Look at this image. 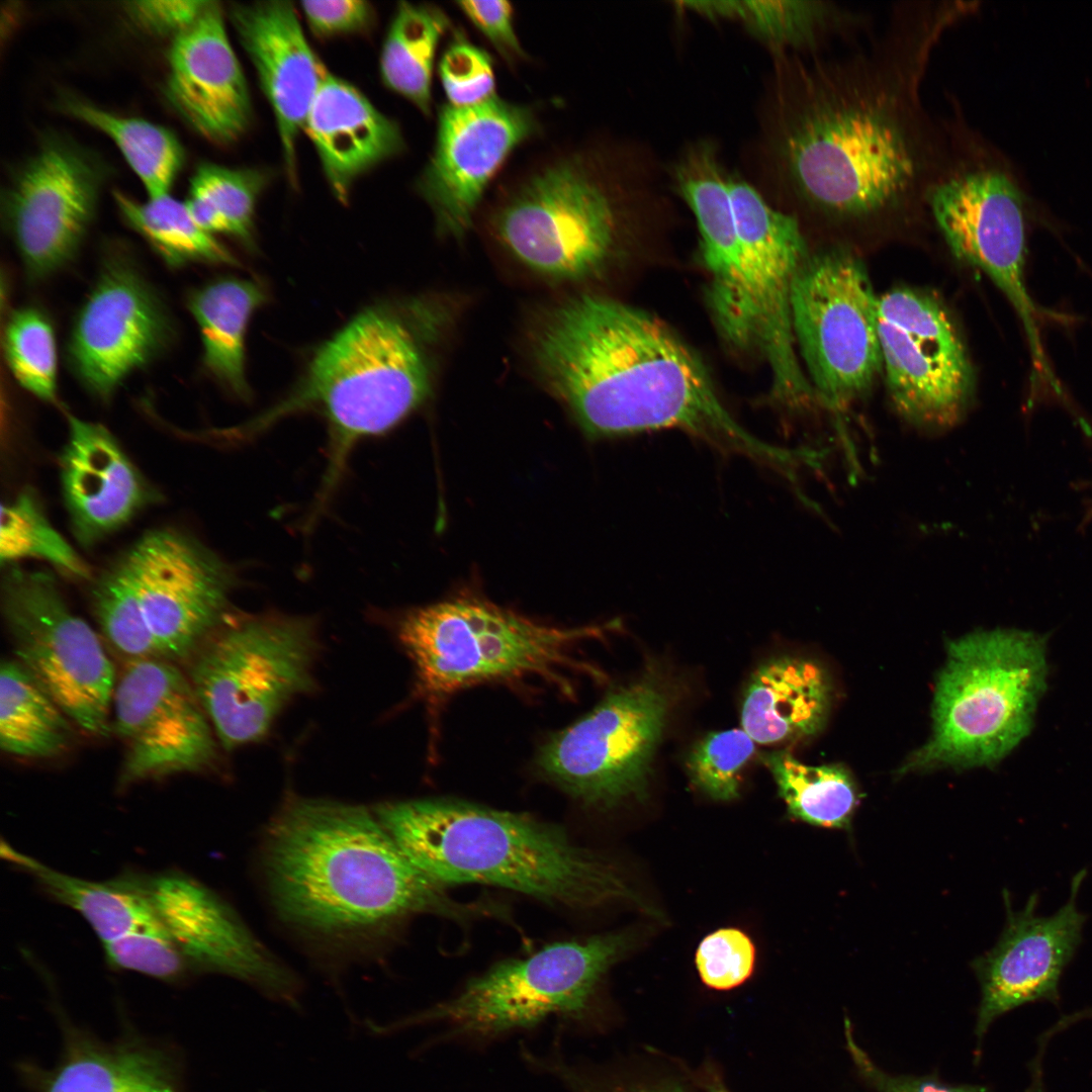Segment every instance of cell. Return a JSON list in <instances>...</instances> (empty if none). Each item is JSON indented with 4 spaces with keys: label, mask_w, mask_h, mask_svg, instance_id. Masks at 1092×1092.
I'll use <instances>...</instances> for the list:
<instances>
[{
    "label": "cell",
    "mask_w": 1092,
    "mask_h": 1092,
    "mask_svg": "<svg viewBox=\"0 0 1092 1092\" xmlns=\"http://www.w3.org/2000/svg\"><path fill=\"white\" fill-rule=\"evenodd\" d=\"M977 2L907 1L891 6L861 43L821 57L784 55L770 127L776 185L837 224L919 211L946 151L942 117L922 85L942 37Z\"/></svg>",
    "instance_id": "1"
},
{
    "label": "cell",
    "mask_w": 1092,
    "mask_h": 1092,
    "mask_svg": "<svg viewBox=\"0 0 1092 1092\" xmlns=\"http://www.w3.org/2000/svg\"><path fill=\"white\" fill-rule=\"evenodd\" d=\"M532 342L543 381L590 438L678 430L777 470L788 462L738 423L700 357L648 311L582 294L551 309Z\"/></svg>",
    "instance_id": "2"
},
{
    "label": "cell",
    "mask_w": 1092,
    "mask_h": 1092,
    "mask_svg": "<svg viewBox=\"0 0 1092 1092\" xmlns=\"http://www.w3.org/2000/svg\"><path fill=\"white\" fill-rule=\"evenodd\" d=\"M265 841L275 905L309 930L353 933L416 913L456 920L502 913L492 904L452 899L363 807L291 800L273 819Z\"/></svg>",
    "instance_id": "3"
},
{
    "label": "cell",
    "mask_w": 1092,
    "mask_h": 1092,
    "mask_svg": "<svg viewBox=\"0 0 1092 1092\" xmlns=\"http://www.w3.org/2000/svg\"><path fill=\"white\" fill-rule=\"evenodd\" d=\"M442 315L435 302L423 297L363 308L314 350L284 398L232 431L246 437L288 415H322L329 431L317 499L324 505L354 445L387 432L430 396Z\"/></svg>",
    "instance_id": "4"
},
{
    "label": "cell",
    "mask_w": 1092,
    "mask_h": 1092,
    "mask_svg": "<svg viewBox=\"0 0 1092 1092\" xmlns=\"http://www.w3.org/2000/svg\"><path fill=\"white\" fill-rule=\"evenodd\" d=\"M376 816L403 853L444 886L491 885L571 909L632 898L605 858L524 814L428 799L386 803Z\"/></svg>",
    "instance_id": "5"
},
{
    "label": "cell",
    "mask_w": 1092,
    "mask_h": 1092,
    "mask_svg": "<svg viewBox=\"0 0 1092 1092\" xmlns=\"http://www.w3.org/2000/svg\"><path fill=\"white\" fill-rule=\"evenodd\" d=\"M612 155L580 146L535 163L505 185L494 234L519 263L550 280L596 275L617 243L629 184Z\"/></svg>",
    "instance_id": "6"
},
{
    "label": "cell",
    "mask_w": 1092,
    "mask_h": 1092,
    "mask_svg": "<svg viewBox=\"0 0 1092 1092\" xmlns=\"http://www.w3.org/2000/svg\"><path fill=\"white\" fill-rule=\"evenodd\" d=\"M1045 676L1044 647L1032 633L993 630L950 641L932 736L901 771L999 760L1028 733Z\"/></svg>",
    "instance_id": "7"
},
{
    "label": "cell",
    "mask_w": 1092,
    "mask_h": 1092,
    "mask_svg": "<svg viewBox=\"0 0 1092 1092\" xmlns=\"http://www.w3.org/2000/svg\"><path fill=\"white\" fill-rule=\"evenodd\" d=\"M946 151L926 194L928 218L960 261L986 273L1010 300L1028 337L1035 370L1052 374L1024 282L1023 197L1011 176L990 163L963 105L946 94Z\"/></svg>",
    "instance_id": "8"
},
{
    "label": "cell",
    "mask_w": 1092,
    "mask_h": 1092,
    "mask_svg": "<svg viewBox=\"0 0 1092 1092\" xmlns=\"http://www.w3.org/2000/svg\"><path fill=\"white\" fill-rule=\"evenodd\" d=\"M397 630L419 689L432 697L481 681L551 676L557 668L576 666L574 645L600 633L595 627L543 625L472 597L414 610Z\"/></svg>",
    "instance_id": "9"
},
{
    "label": "cell",
    "mask_w": 1092,
    "mask_h": 1092,
    "mask_svg": "<svg viewBox=\"0 0 1092 1092\" xmlns=\"http://www.w3.org/2000/svg\"><path fill=\"white\" fill-rule=\"evenodd\" d=\"M316 649L313 625L291 617L220 626L201 645L187 675L222 747L260 740L293 697L313 688Z\"/></svg>",
    "instance_id": "10"
},
{
    "label": "cell",
    "mask_w": 1092,
    "mask_h": 1092,
    "mask_svg": "<svg viewBox=\"0 0 1092 1092\" xmlns=\"http://www.w3.org/2000/svg\"><path fill=\"white\" fill-rule=\"evenodd\" d=\"M627 946L623 934L546 945L525 959L494 965L453 998L390 1029L437 1022L453 1038L486 1040L551 1016L580 1020L602 977Z\"/></svg>",
    "instance_id": "11"
},
{
    "label": "cell",
    "mask_w": 1092,
    "mask_h": 1092,
    "mask_svg": "<svg viewBox=\"0 0 1092 1092\" xmlns=\"http://www.w3.org/2000/svg\"><path fill=\"white\" fill-rule=\"evenodd\" d=\"M1 610L15 660L94 737H106L117 675L101 636L65 601L47 570L7 564Z\"/></svg>",
    "instance_id": "12"
},
{
    "label": "cell",
    "mask_w": 1092,
    "mask_h": 1092,
    "mask_svg": "<svg viewBox=\"0 0 1092 1092\" xmlns=\"http://www.w3.org/2000/svg\"><path fill=\"white\" fill-rule=\"evenodd\" d=\"M879 296L862 260L847 247L809 255L795 280L792 324L815 396L841 408L883 371Z\"/></svg>",
    "instance_id": "13"
},
{
    "label": "cell",
    "mask_w": 1092,
    "mask_h": 1092,
    "mask_svg": "<svg viewBox=\"0 0 1092 1092\" xmlns=\"http://www.w3.org/2000/svg\"><path fill=\"white\" fill-rule=\"evenodd\" d=\"M729 187L745 292L740 352L756 354L767 364L777 400L803 407L816 396L802 366L792 324L795 280L810 255L801 221L767 203L735 173H729Z\"/></svg>",
    "instance_id": "14"
},
{
    "label": "cell",
    "mask_w": 1092,
    "mask_h": 1092,
    "mask_svg": "<svg viewBox=\"0 0 1092 1092\" xmlns=\"http://www.w3.org/2000/svg\"><path fill=\"white\" fill-rule=\"evenodd\" d=\"M668 707V694L654 677L618 688L542 746L539 769L588 805L641 798Z\"/></svg>",
    "instance_id": "15"
},
{
    "label": "cell",
    "mask_w": 1092,
    "mask_h": 1092,
    "mask_svg": "<svg viewBox=\"0 0 1092 1092\" xmlns=\"http://www.w3.org/2000/svg\"><path fill=\"white\" fill-rule=\"evenodd\" d=\"M883 371L897 413L915 428L939 433L967 412L973 367L945 306L931 294L896 288L879 296Z\"/></svg>",
    "instance_id": "16"
},
{
    "label": "cell",
    "mask_w": 1092,
    "mask_h": 1092,
    "mask_svg": "<svg viewBox=\"0 0 1092 1092\" xmlns=\"http://www.w3.org/2000/svg\"><path fill=\"white\" fill-rule=\"evenodd\" d=\"M163 659L189 661L221 626L233 586L225 563L191 535L145 533L116 558Z\"/></svg>",
    "instance_id": "17"
},
{
    "label": "cell",
    "mask_w": 1092,
    "mask_h": 1092,
    "mask_svg": "<svg viewBox=\"0 0 1092 1092\" xmlns=\"http://www.w3.org/2000/svg\"><path fill=\"white\" fill-rule=\"evenodd\" d=\"M111 729L124 746L119 784L201 772L217 760L216 735L191 681L175 662L124 663Z\"/></svg>",
    "instance_id": "18"
},
{
    "label": "cell",
    "mask_w": 1092,
    "mask_h": 1092,
    "mask_svg": "<svg viewBox=\"0 0 1092 1092\" xmlns=\"http://www.w3.org/2000/svg\"><path fill=\"white\" fill-rule=\"evenodd\" d=\"M102 180L101 166L62 138H48L17 173L3 212L29 279H43L73 259L94 218Z\"/></svg>",
    "instance_id": "19"
},
{
    "label": "cell",
    "mask_w": 1092,
    "mask_h": 1092,
    "mask_svg": "<svg viewBox=\"0 0 1092 1092\" xmlns=\"http://www.w3.org/2000/svg\"><path fill=\"white\" fill-rule=\"evenodd\" d=\"M173 326L153 286L120 255L107 257L76 314L67 361L92 395L107 399L167 348Z\"/></svg>",
    "instance_id": "20"
},
{
    "label": "cell",
    "mask_w": 1092,
    "mask_h": 1092,
    "mask_svg": "<svg viewBox=\"0 0 1092 1092\" xmlns=\"http://www.w3.org/2000/svg\"><path fill=\"white\" fill-rule=\"evenodd\" d=\"M538 130L532 107L496 95L471 106L440 108L434 149L417 189L441 232L459 237L470 228L493 177Z\"/></svg>",
    "instance_id": "21"
},
{
    "label": "cell",
    "mask_w": 1092,
    "mask_h": 1092,
    "mask_svg": "<svg viewBox=\"0 0 1092 1092\" xmlns=\"http://www.w3.org/2000/svg\"><path fill=\"white\" fill-rule=\"evenodd\" d=\"M134 878L190 971L225 974L293 1000L292 976L210 889L178 871Z\"/></svg>",
    "instance_id": "22"
},
{
    "label": "cell",
    "mask_w": 1092,
    "mask_h": 1092,
    "mask_svg": "<svg viewBox=\"0 0 1092 1092\" xmlns=\"http://www.w3.org/2000/svg\"><path fill=\"white\" fill-rule=\"evenodd\" d=\"M1084 876L1081 872L1074 877L1069 900L1053 915L1036 913V895L1020 911L1007 905V922L998 942L974 962L982 994L979 1038L997 1017L1017 1006L1057 1000L1061 974L1081 939L1085 917L1077 896Z\"/></svg>",
    "instance_id": "23"
},
{
    "label": "cell",
    "mask_w": 1092,
    "mask_h": 1092,
    "mask_svg": "<svg viewBox=\"0 0 1092 1092\" xmlns=\"http://www.w3.org/2000/svg\"><path fill=\"white\" fill-rule=\"evenodd\" d=\"M230 18L273 110L284 164L296 181L297 138L328 71L289 1L234 4Z\"/></svg>",
    "instance_id": "24"
},
{
    "label": "cell",
    "mask_w": 1092,
    "mask_h": 1092,
    "mask_svg": "<svg viewBox=\"0 0 1092 1092\" xmlns=\"http://www.w3.org/2000/svg\"><path fill=\"white\" fill-rule=\"evenodd\" d=\"M166 96L179 115L207 140L221 145L241 138L252 121L244 72L228 37L218 3L174 36Z\"/></svg>",
    "instance_id": "25"
},
{
    "label": "cell",
    "mask_w": 1092,
    "mask_h": 1092,
    "mask_svg": "<svg viewBox=\"0 0 1092 1092\" xmlns=\"http://www.w3.org/2000/svg\"><path fill=\"white\" fill-rule=\"evenodd\" d=\"M60 454L65 506L78 542L89 547L129 522L157 493L102 425L68 417Z\"/></svg>",
    "instance_id": "26"
},
{
    "label": "cell",
    "mask_w": 1092,
    "mask_h": 1092,
    "mask_svg": "<svg viewBox=\"0 0 1092 1092\" xmlns=\"http://www.w3.org/2000/svg\"><path fill=\"white\" fill-rule=\"evenodd\" d=\"M671 178L697 221L702 256L710 275L708 301L714 322L723 340L739 351L745 292L729 173L716 151L701 148L686 153L674 163Z\"/></svg>",
    "instance_id": "27"
},
{
    "label": "cell",
    "mask_w": 1092,
    "mask_h": 1092,
    "mask_svg": "<svg viewBox=\"0 0 1092 1092\" xmlns=\"http://www.w3.org/2000/svg\"><path fill=\"white\" fill-rule=\"evenodd\" d=\"M303 130L316 150L334 196L343 203L358 177L404 147L397 122L331 73L314 97Z\"/></svg>",
    "instance_id": "28"
},
{
    "label": "cell",
    "mask_w": 1092,
    "mask_h": 1092,
    "mask_svg": "<svg viewBox=\"0 0 1092 1092\" xmlns=\"http://www.w3.org/2000/svg\"><path fill=\"white\" fill-rule=\"evenodd\" d=\"M681 9L710 19L741 23L771 49L804 58L855 47L878 29L864 8L824 0H720L677 2Z\"/></svg>",
    "instance_id": "29"
},
{
    "label": "cell",
    "mask_w": 1092,
    "mask_h": 1092,
    "mask_svg": "<svg viewBox=\"0 0 1092 1092\" xmlns=\"http://www.w3.org/2000/svg\"><path fill=\"white\" fill-rule=\"evenodd\" d=\"M31 1079L34 1092H180L162 1050L136 1041L106 1044L68 1026L60 1062Z\"/></svg>",
    "instance_id": "30"
},
{
    "label": "cell",
    "mask_w": 1092,
    "mask_h": 1092,
    "mask_svg": "<svg viewBox=\"0 0 1092 1092\" xmlns=\"http://www.w3.org/2000/svg\"><path fill=\"white\" fill-rule=\"evenodd\" d=\"M829 704V681L819 665L775 658L752 674L741 708L742 729L761 744L811 736L823 726Z\"/></svg>",
    "instance_id": "31"
},
{
    "label": "cell",
    "mask_w": 1092,
    "mask_h": 1092,
    "mask_svg": "<svg viewBox=\"0 0 1092 1092\" xmlns=\"http://www.w3.org/2000/svg\"><path fill=\"white\" fill-rule=\"evenodd\" d=\"M267 298L259 281L221 277L194 289L187 299L199 329L205 369L243 399L250 396L245 368L247 330Z\"/></svg>",
    "instance_id": "32"
},
{
    "label": "cell",
    "mask_w": 1092,
    "mask_h": 1092,
    "mask_svg": "<svg viewBox=\"0 0 1092 1092\" xmlns=\"http://www.w3.org/2000/svg\"><path fill=\"white\" fill-rule=\"evenodd\" d=\"M0 853L3 859L34 878L51 897L77 911L102 943L135 930L161 926L133 873L104 882L89 881L52 869L4 840Z\"/></svg>",
    "instance_id": "33"
},
{
    "label": "cell",
    "mask_w": 1092,
    "mask_h": 1092,
    "mask_svg": "<svg viewBox=\"0 0 1092 1092\" xmlns=\"http://www.w3.org/2000/svg\"><path fill=\"white\" fill-rule=\"evenodd\" d=\"M74 723L15 659L0 668V746L9 755L52 758L74 739Z\"/></svg>",
    "instance_id": "34"
},
{
    "label": "cell",
    "mask_w": 1092,
    "mask_h": 1092,
    "mask_svg": "<svg viewBox=\"0 0 1092 1092\" xmlns=\"http://www.w3.org/2000/svg\"><path fill=\"white\" fill-rule=\"evenodd\" d=\"M450 24L446 13L434 5L399 2L382 46L383 83L425 115L432 112L437 49Z\"/></svg>",
    "instance_id": "35"
},
{
    "label": "cell",
    "mask_w": 1092,
    "mask_h": 1092,
    "mask_svg": "<svg viewBox=\"0 0 1092 1092\" xmlns=\"http://www.w3.org/2000/svg\"><path fill=\"white\" fill-rule=\"evenodd\" d=\"M790 814L814 826L848 829L859 804L858 790L840 765H808L787 750L761 754Z\"/></svg>",
    "instance_id": "36"
},
{
    "label": "cell",
    "mask_w": 1092,
    "mask_h": 1092,
    "mask_svg": "<svg viewBox=\"0 0 1092 1092\" xmlns=\"http://www.w3.org/2000/svg\"><path fill=\"white\" fill-rule=\"evenodd\" d=\"M64 111L100 130L119 149L143 183L148 197L169 194L184 162L173 132L148 120L110 113L77 98H66Z\"/></svg>",
    "instance_id": "37"
},
{
    "label": "cell",
    "mask_w": 1092,
    "mask_h": 1092,
    "mask_svg": "<svg viewBox=\"0 0 1092 1092\" xmlns=\"http://www.w3.org/2000/svg\"><path fill=\"white\" fill-rule=\"evenodd\" d=\"M126 223L171 267L190 263L238 265L237 258L192 218L185 202L169 194L140 202L114 192Z\"/></svg>",
    "instance_id": "38"
},
{
    "label": "cell",
    "mask_w": 1092,
    "mask_h": 1092,
    "mask_svg": "<svg viewBox=\"0 0 1092 1092\" xmlns=\"http://www.w3.org/2000/svg\"><path fill=\"white\" fill-rule=\"evenodd\" d=\"M267 176L257 169H231L203 163L191 178L185 204L208 234H224L253 249L254 214Z\"/></svg>",
    "instance_id": "39"
},
{
    "label": "cell",
    "mask_w": 1092,
    "mask_h": 1092,
    "mask_svg": "<svg viewBox=\"0 0 1092 1092\" xmlns=\"http://www.w3.org/2000/svg\"><path fill=\"white\" fill-rule=\"evenodd\" d=\"M0 558L3 564L37 558L72 578L90 576L88 565L50 523L31 488H23L2 505Z\"/></svg>",
    "instance_id": "40"
},
{
    "label": "cell",
    "mask_w": 1092,
    "mask_h": 1092,
    "mask_svg": "<svg viewBox=\"0 0 1092 1092\" xmlns=\"http://www.w3.org/2000/svg\"><path fill=\"white\" fill-rule=\"evenodd\" d=\"M91 606L103 642L124 663L162 658L116 559L93 581Z\"/></svg>",
    "instance_id": "41"
},
{
    "label": "cell",
    "mask_w": 1092,
    "mask_h": 1092,
    "mask_svg": "<svg viewBox=\"0 0 1092 1092\" xmlns=\"http://www.w3.org/2000/svg\"><path fill=\"white\" fill-rule=\"evenodd\" d=\"M7 365L17 382L34 396L57 398L58 355L54 329L35 307H21L8 317L3 336Z\"/></svg>",
    "instance_id": "42"
},
{
    "label": "cell",
    "mask_w": 1092,
    "mask_h": 1092,
    "mask_svg": "<svg viewBox=\"0 0 1092 1092\" xmlns=\"http://www.w3.org/2000/svg\"><path fill=\"white\" fill-rule=\"evenodd\" d=\"M755 750L743 729L710 733L691 750L687 766L694 785L715 800L738 796L739 774Z\"/></svg>",
    "instance_id": "43"
},
{
    "label": "cell",
    "mask_w": 1092,
    "mask_h": 1092,
    "mask_svg": "<svg viewBox=\"0 0 1092 1092\" xmlns=\"http://www.w3.org/2000/svg\"><path fill=\"white\" fill-rule=\"evenodd\" d=\"M106 962L165 982H178L190 969L162 926L132 931L102 943Z\"/></svg>",
    "instance_id": "44"
},
{
    "label": "cell",
    "mask_w": 1092,
    "mask_h": 1092,
    "mask_svg": "<svg viewBox=\"0 0 1092 1092\" xmlns=\"http://www.w3.org/2000/svg\"><path fill=\"white\" fill-rule=\"evenodd\" d=\"M438 74L450 105L481 103L495 95V78L490 56L458 36L443 53Z\"/></svg>",
    "instance_id": "45"
},
{
    "label": "cell",
    "mask_w": 1092,
    "mask_h": 1092,
    "mask_svg": "<svg viewBox=\"0 0 1092 1092\" xmlns=\"http://www.w3.org/2000/svg\"><path fill=\"white\" fill-rule=\"evenodd\" d=\"M754 946L750 938L734 928L717 930L700 943L696 963L703 982L714 989L728 990L741 985L752 973Z\"/></svg>",
    "instance_id": "46"
},
{
    "label": "cell",
    "mask_w": 1092,
    "mask_h": 1092,
    "mask_svg": "<svg viewBox=\"0 0 1092 1092\" xmlns=\"http://www.w3.org/2000/svg\"><path fill=\"white\" fill-rule=\"evenodd\" d=\"M847 1051L860 1077L876 1092H988L974 1085H952L930 1077L892 1075L881 1069L856 1042L851 1022L844 1021Z\"/></svg>",
    "instance_id": "47"
},
{
    "label": "cell",
    "mask_w": 1092,
    "mask_h": 1092,
    "mask_svg": "<svg viewBox=\"0 0 1092 1092\" xmlns=\"http://www.w3.org/2000/svg\"><path fill=\"white\" fill-rule=\"evenodd\" d=\"M459 10L511 64L527 55L514 27V8L504 0L457 1Z\"/></svg>",
    "instance_id": "48"
},
{
    "label": "cell",
    "mask_w": 1092,
    "mask_h": 1092,
    "mask_svg": "<svg viewBox=\"0 0 1092 1092\" xmlns=\"http://www.w3.org/2000/svg\"><path fill=\"white\" fill-rule=\"evenodd\" d=\"M301 11L309 28L322 37L361 31L373 18L371 4L361 0L303 1Z\"/></svg>",
    "instance_id": "49"
},
{
    "label": "cell",
    "mask_w": 1092,
    "mask_h": 1092,
    "mask_svg": "<svg viewBox=\"0 0 1092 1092\" xmlns=\"http://www.w3.org/2000/svg\"><path fill=\"white\" fill-rule=\"evenodd\" d=\"M210 1H133L126 4L131 19L141 27L160 34L175 35L192 25Z\"/></svg>",
    "instance_id": "50"
},
{
    "label": "cell",
    "mask_w": 1092,
    "mask_h": 1092,
    "mask_svg": "<svg viewBox=\"0 0 1092 1092\" xmlns=\"http://www.w3.org/2000/svg\"><path fill=\"white\" fill-rule=\"evenodd\" d=\"M645 1092H686V1091H684L679 1087H671V1086H669V1087H664V1088L663 1087L656 1088V1089L648 1090V1091H645Z\"/></svg>",
    "instance_id": "51"
},
{
    "label": "cell",
    "mask_w": 1092,
    "mask_h": 1092,
    "mask_svg": "<svg viewBox=\"0 0 1092 1092\" xmlns=\"http://www.w3.org/2000/svg\"><path fill=\"white\" fill-rule=\"evenodd\" d=\"M710 1092H728V1091L720 1084H713L710 1087Z\"/></svg>",
    "instance_id": "52"
}]
</instances>
